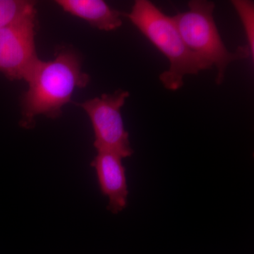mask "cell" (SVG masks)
I'll list each match as a JSON object with an SVG mask.
<instances>
[{
  "instance_id": "277c9868",
  "label": "cell",
  "mask_w": 254,
  "mask_h": 254,
  "mask_svg": "<svg viewBox=\"0 0 254 254\" xmlns=\"http://www.w3.org/2000/svg\"><path fill=\"white\" fill-rule=\"evenodd\" d=\"M128 97V91L119 89L78 104L91 120L95 133L93 145L97 151L113 152L123 158L133 154L121 113Z\"/></svg>"
},
{
  "instance_id": "7a4b0ae2",
  "label": "cell",
  "mask_w": 254,
  "mask_h": 254,
  "mask_svg": "<svg viewBox=\"0 0 254 254\" xmlns=\"http://www.w3.org/2000/svg\"><path fill=\"white\" fill-rule=\"evenodd\" d=\"M126 16L170 62L168 71L160 76L167 89L177 91L183 86L186 75L211 69L187 48L173 17L164 14L151 1L136 0Z\"/></svg>"
},
{
  "instance_id": "6da1fadb",
  "label": "cell",
  "mask_w": 254,
  "mask_h": 254,
  "mask_svg": "<svg viewBox=\"0 0 254 254\" xmlns=\"http://www.w3.org/2000/svg\"><path fill=\"white\" fill-rule=\"evenodd\" d=\"M81 66L79 55L69 48L60 50L54 60H40L26 81L28 88L21 98L20 126L33 128L38 115L59 118L75 90L89 83V75L83 72Z\"/></svg>"
},
{
  "instance_id": "8992f818",
  "label": "cell",
  "mask_w": 254,
  "mask_h": 254,
  "mask_svg": "<svg viewBox=\"0 0 254 254\" xmlns=\"http://www.w3.org/2000/svg\"><path fill=\"white\" fill-rule=\"evenodd\" d=\"M91 166L94 168L100 190L109 199L108 208L117 214L126 208L128 190L123 158L110 151H97Z\"/></svg>"
},
{
  "instance_id": "52a82bcc",
  "label": "cell",
  "mask_w": 254,
  "mask_h": 254,
  "mask_svg": "<svg viewBox=\"0 0 254 254\" xmlns=\"http://www.w3.org/2000/svg\"><path fill=\"white\" fill-rule=\"evenodd\" d=\"M56 3L64 11L101 31H114L123 25L121 13L103 0H58Z\"/></svg>"
},
{
  "instance_id": "5b68a950",
  "label": "cell",
  "mask_w": 254,
  "mask_h": 254,
  "mask_svg": "<svg viewBox=\"0 0 254 254\" xmlns=\"http://www.w3.org/2000/svg\"><path fill=\"white\" fill-rule=\"evenodd\" d=\"M36 10L0 28V72L10 81L26 80L40 62L36 53Z\"/></svg>"
},
{
  "instance_id": "9c48e42d",
  "label": "cell",
  "mask_w": 254,
  "mask_h": 254,
  "mask_svg": "<svg viewBox=\"0 0 254 254\" xmlns=\"http://www.w3.org/2000/svg\"><path fill=\"white\" fill-rule=\"evenodd\" d=\"M232 4L237 10L243 24L249 49L252 59L254 56V6L253 1L247 0H235Z\"/></svg>"
},
{
  "instance_id": "3957f363",
  "label": "cell",
  "mask_w": 254,
  "mask_h": 254,
  "mask_svg": "<svg viewBox=\"0 0 254 254\" xmlns=\"http://www.w3.org/2000/svg\"><path fill=\"white\" fill-rule=\"evenodd\" d=\"M190 9L173 16L185 44L210 67L216 66L215 83H223L226 68L232 62L252 57L248 46L239 47L235 53L227 49L213 18L215 4L212 1L193 0Z\"/></svg>"
},
{
  "instance_id": "ba28073f",
  "label": "cell",
  "mask_w": 254,
  "mask_h": 254,
  "mask_svg": "<svg viewBox=\"0 0 254 254\" xmlns=\"http://www.w3.org/2000/svg\"><path fill=\"white\" fill-rule=\"evenodd\" d=\"M36 3L26 0H0V28L9 26L35 11Z\"/></svg>"
}]
</instances>
